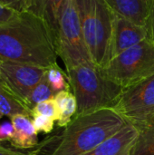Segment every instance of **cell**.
<instances>
[{"mask_svg":"<svg viewBox=\"0 0 154 155\" xmlns=\"http://www.w3.org/2000/svg\"><path fill=\"white\" fill-rule=\"evenodd\" d=\"M53 35L47 24L26 11L0 24V60L48 68L56 64Z\"/></svg>","mask_w":154,"mask_h":155,"instance_id":"cell-1","label":"cell"},{"mask_svg":"<svg viewBox=\"0 0 154 155\" xmlns=\"http://www.w3.org/2000/svg\"><path fill=\"white\" fill-rule=\"evenodd\" d=\"M126 124L110 107L74 115L62 132L44 139L30 153L32 155H84L120 131Z\"/></svg>","mask_w":154,"mask_h":155,"instance_id":"cell-2","label":"cell"},{"mask_svg":"<svg viewBox=\"0 0 154 155\" xmlns=\"http://www.w3.org/2000/svg\"><path fill=\"white\" fill-rule=\"evenodd\" d=\"M72 93L77 101V113L81 115L112 106L123 88L106 79L93 62H83L66 67Z\"/></svg>","mask_w":154,"mask_h":155,"instance_id":"cell-3","label":"cell"},{"mask_svg":"<svg viewBox=\"0 0 154 155\" xmlns=\"http://www.w3.org/2000/svg\"><path fill=\"white\" fill-rule=\"evenodd\" d=\"M84 41L92 61L101 69L110 62L114 13L104 0H76Z\"/></svg>","mask_w":154,"mask_h":155,"instance_id":"cell-4","label":"cell"},{"mask_svg":"<svg viewBox=\"0 0 154 155\" xmlns=\"http://www.w3.org/2000/svg\"><path fill=\"white\" fill-rule=\"evenodd\" d=\"M103 75L123 88L154 74V41L148 37L123 51L101 69Z\"/></svg>","mask_w":154,"mask_h":155,"instance_id":"cell-5","label":"cell"},{"mask_svg":"<svg viewBox=\"0 0 154 155\" xmlns=\"http://www.w3.org/2000/svg\"><path fill=\"white\" fill-rule=\"evenodd\" d=\"M55 51L65 68L92 61L84 41L76 0H64L62 5L58 16Z\"/></svg>","mask_w":154,"mask_h":155,"instance_id":"cell-6","label":"cell"},{"mask_svg":"<svg viewBox=\"0 0 154 155\" xmlns=\"http://www.w3.org/2000/svg\"><path fill=\"white\" fill-rule=\"evenodd\" d=\"M111 108L138 129L150 124L154 119V74L123 88Z\"/></svg>","mask_w":154,"mask_h":155,"instance_id":"cell-7","label":"cell"},{"mask_svg":"<svg viewBox=\"0 0 154 155\" xmlns=\"http://www.w3.org/2000/svg\"><path fill=\"white\" fill-rule=\"evenodd\" d=\"M46 70L47 68L41 66L11 61H1L0 84L25 106L29 94L44 76Z\"/></svg>","mask_w":154,"mask_h":155,"instance_id":"cell-8","label":"cell"},{"mask_svg":"<svg viewBox=\"0 0 154 155\" xmlns=\"http://www.w3.org/2000/svg\"><path fill=\"white\" fill-rule=\"evenodd\" d=\"M148 37H150V35L146 26L139 25L114 14L110 45V61L123 51L141 43Z\"/></svg>","mask_w":154,"mask_h":155,"instance_id":"cell-9","label":"cell"},{"mask_svg":"<svg viewBox=\"0 0 154 155\" xmlns=\"http://www.w3.org/2000/svg\"><path fill=\"white\" fill-rule=\"evenodd\" d=\"M138 134V128L127 123L120 131L84 155H129Z\"/></svg>","mask_w":154,"mask_h":155,"instance_id":"cell-10","label":"cell"},{"mask_svg":"<svg viewBox=\"0 0 154 155\" xmlns=\"http://www.w3.org/2000/svg\"><path fill=\"white\" fill-rule=\"evenodd\" d=\"M113 12L133 23L146 26L151 0H104Z\"/></svg>","mask_w":154,"mask_h":155,"instance_id":"cell-11","label":"cell"},{"mask_svg":"<svg viewBox=\"0 0 154 155\" xmlns=\"http://www.w3.org/2000/svg\"><path fill=\"white\" fill-rule=\"evenodd\" d=\"M31 118L24 114H16L11 118L15 127V135L10 143L17 150H32L39 143L38 133Z\"/></svg>","mask_w":154,"mask_h":155,"instance_id":"cell-12","label":"cell"},{"mask_svg":"<svg viewBox=\"0 0 154 155\" xmlns=\"http://www.w3.org/2000/svg\"><path fill=\"white\" fill-rule=\"evenodd\" d=\"M64 0H31L28 12L41 17L48 25L54 41L57 35L59 12Z\"/></svg>","mask_w":154,"mask_h":155,"instance_id":"cell-13","label":"cell"},{"mask_svg":"<svg viewBox=\"0 0 154 155\" xmlns=\"http://www.w3.org/2000/svg\"><path fill=\"white\" fill-rule=\"evenodd\" d=\"M60 118L57 121V126L64 128L73 120L77 113V101L71 90H64L57 93L54 96Z\"/></svg>","mask_w":154,"mask_h":155,"instance_id":"cell-14","label":"cell"},{"mask_svg":"<svg viewBox=\"0 0 154 155\" xmlns=\"http://www.w3.org/2000/svg\"><path fill=\"white\" fill-rule=\"evenodd\" d=\"M138 130V137L129 155H154V119Z\"/></svg>","mask_w":154,"mask_h":155,"instance_id":"cell-15","label":"cell"},{"mask_svg":"<svg viewBox=\"0 0 154 155\" xmlns=\"http://www.w3.org/2000/svg\"><path fill=\"white\" fill-rule=\"evenodd\" d=\"M0 113L2 115L12 118L16 114H24L31 117V112L0 84Z\"/></svg>","mask_w":154,"mask_h":155,"instance_id":"cell-16","label":"cell"},{"mask_svg":"<svg viewBox=\"0 0 154 155\" xmlns=\"http://www.w3.org/2000/svg\"><path fill=\"white\" fill-rule=\"evenodd\" d=\"M55 94H56L54 92V90L52 89V87L48 82L46 73H45V74L42 78V80L34 87V89L29 94V95L26 99V102H25V106L31 112L36 104H38L44 101L54 98Z\"/></svg>","mask_w":154,"mask_h":155,"instance_id":"cell-17","label":"cell"},{"mask_svg":"<svg viewBox=\"0 0 154 155\" xmlns=\"http://www.w3.org/2000/svg\"><path fill=\"white\" fill-rule=\"evenodd\" d=\"M46 76L52 89L55 94L64 90H71L67 74L60 68L57 63L47 68Z\"/></svg>","mask_w":154,"mask_h":155,"instance_id":"cell-18","label":"cell"},{"mask_svg":"<svg viewBox=\"0 0 154 155\" xmlns=\"http://www.w3.org/2000/svg\"><path fill=\"white\" fill-rule=\"evenodd\" d=\"M34 114H41L52 118L54 121H58L60 118L59 110L54 98L44 101L36 104L31 111V117Z\"/></svg>","mask_w":154,"mask_h":155,"instance_id":"cell-19","label":"cell"},{"mask_svg":"<svg viewBox=\"0 0 154 155\" xmlns=\"http://www.w3.org/2000/svg\"><path fill=\"white\" fill-rule=\"evenodd\" d=\"M32 121L36 132L44 134H50L54 129L55 122L52 118L41 114L32 115Z\"/></svg>","mask_w":154,"mask_h":155,"instance_id":"cell-20","label":"cell"},{"mask_svg":"<svg viewBox=\"0 0 154 155\" xmlns=\"http://www.w3.org/2000/svg\"><path fill=\"white\" fill-rule=\"evenodd\" d=\"M31 0H0V5L15 12H26L30 6Z\"/></svg>","mask_w":154,"mask_h":155,"instance_id":"cell-21","label":"cell"},{"mask_svg":"<svg viewBox=\"0 0 154 155\" xmlns=\"http://www.w3.org/2000/svg\"><path fill=\"white\" fill-rule=\"evenodd\" d=\"M15 135V127L10 122H4L0 124V143L10 142Z\"/></svg>","mask_w":154,"mask_h":155,"instance_id":"cell-22","label":"cell"},{"mask_svg":"<svg viewBox=\"0 0 154 155\" xmlns=\"http://www.w3.org/2000/svg\"><path fill=\"white\" fill-rule=\"evenodd\" d=\"M146 27L149 31L150 37L154 41V0H151V8Z\"/></svg>","mask_w":154,"mask_h":155,"instance_id":"cell-23","label":"cell"},{"mask_svg":"<svg viewBox=\"0 0 154 155\" xmlns=\"http://www.w3.org/2000/svg\"><path fill=\"white\" fill-rule=\"evenodd\" d=\"M16 13L4 7L3 5H0V24L2 23H5L8 20H10Z\"/></svg>","mask_w":154,"mask_h":155,"instance_id":"cell-24","label":"cell"},{"mask_svg":"<svg viewBox=\"0 0 154 155\" xmlns=\"http://www.w3.org/2000/svg\"><path fill=\"white\" fill-rule=\"evenodd\" d=\"M0 155H32L30 151L24 153V152H20L17 149L14 150L11 148H6L3 145L0 144Z\"/></svg>","mask_w":154,"mask_h":155,"instance_id":"cell-25","label":"cell"},{"mask_svg":"<svg viewBox=\"0 0 154 155\" xmlns=\"http://www.w3.org/2000/svg\"><path fill=\"white\" fill-rule=\"evenodd\" d=\"M2 116H3V115H2V114H1V113H0V119H1V117H2Z\"/></svg>","mask_w":154,"mask_h":155,"instance_id":"cell-26","label":"cell"},{"mask_svg":"<svg viewBox=\"0 0 154 155\" xmlns=\"http://www.w3.org/2000/svg\"><path fill=\"white\" fill-rule=\"evenodd\" d=\"M0 63H1V60H0ZM0 83H1V77H0Z\"/></svg>","mask_w":154,"mask_h":155,"instance_id":"cell-27","label":"cell"}]
</instances>
